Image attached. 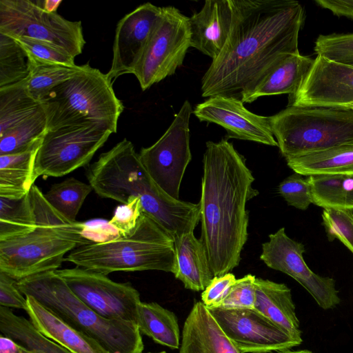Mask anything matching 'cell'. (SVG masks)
<instances>
[{
	"label": "cell",
	"instance_id": "cell-1",
	"mask_svg": "<svg viewBox=\"0 0 353 353\" xmlns=\"http://www.w3.org/2000/svg\"><path fill=\"white\" fill-rule=\"evenodd\" d=\"M232 29L201 79V96L241 97L276 63L299 52L304 8L293 0H232Z\"/></svg>",
	"mask_w": 353,
	"mask_h": 353
},
{
	"label": "cell",
	"instance_id": "cell-2",
	"mask_svg": "<svg viewBox=\"0 0 353 353\" xmlns=\"http://www.w3.org/2000/svg\"><path fill=\"white\" fill-rule=\"evenodd\" d=\"M203 157L199 201L200 240L214 275L230 272L241 261L248 236L246 204L259 192L254 178L232 143L208 141Z\"/></svg>",
	"mask_w": 353,
	"mask_h": 353
},
{
	"label": "cell",
	"instance_id": "cell-3",
	"mask_svg": "<svg viewBox=\"0 0 353 353\" xmlns=\"http://www.w3.org/2000/svg\"><path fill=\"white\" fill-rule=\"evenodd\" d=\"M86 176L93 190L101 197L125 203L139 197L144 212L174 239L193 232L200 221L199 203L171 198L150 177L127 139L102 153L88 167Z\"/></svg>",
	"mask_w": 353,
	"mask_h": 353
},
{
	"label": "cell",
	"instance_id": "cell-4",
	"mask_svg": "<svg viewBox=\"0 0 353 353\" xmlns=\"http://www.w3.org/2000/svg\"><path fill=\"white\" fill-rule=\"evenodd\" d=\"M29 194L35 228L27 234L0 241V272L16 281L59 270L66 253L94 243L85 234L88 227L84 223L70 221L60 214L37 185Z\"/></svg>",
	"mask_w": 353,
	"mask_h": 353
},
{
	"label": "cell",
	"instance_id": "cell-5",
	"mask_svg": "<svg viewBox=\"0 0 353 353\" xmlns=\"http://www.w3.org/2000/svg\"><path fill=\"white\" fill-rule=\"evenodd\" d=\"M81 268L107 275L113 272L160 270L174 273V239L143 212L134 230L101 242L81 245L65 258Z\"/></svg>",
	"mask_w": 353,
	"mask_h": 353
},
{
	"label": "cell",
	"instance_id": "cell-6",
	"mask_svg": "<svg viewBox=\"0 0 353 353\" xmlns=\"http://www.w3.org/2000/svg\"><path fill=\"white\" fill-rule=\"evenodd\" d=\"M17 286L25 296H32L72 327L97 341L110 353L143 352L144 344L135 322L102 317L72 292L56 270L17 281Z\"/></svg>",
	"mask_w": 353,
	"mask_h": 353
},
{
	"label": "cell",
	"instance_id": "cell-7",
	"mask_svg": "<svg viewBox=\"0 0 353 353\" xmlns=\"http://www.w3.org/2000/svg\"><path fill=\"white\" fill-rule=\"evenodd\" d=\"M41 104L47 130L95 123L116 133L123 110L107 74L89 63L75 77L54 88Z\"/></svg>",
	"mask_w": 353,
	"mask_h": 353
},
{
	"label": "cell",
	"instance_id": "cell-8",
	"mask_svg": "<svg viewBox=\"0 0 353 353\" xmlns=\"http://www.w3.org/2000/svg\"><path fill=\"white\" fill-rule=\"evenodd\" d=\"M285 159L353 142V109L288 106L269 117Z\"/></svg>",
	"mask_w": 353,
	"mask_h": 353
},
{
	"label": "cell",
	"instance_id": "cell-9",
	"mask_svg": "<svg viewBox=\"0 0 353 353\" xmlns=\"http://www.w3.org/2000/svg\"><path fill=\"white\" fill-rule=\"evenodd\" d=\"M0 33L46 41L74 57L81 54L85 44L80 21L47 12L38 0H0Z\"/></svg>",
	"mask_w": 353,
	"mask_h": 353
},
{
	"label": "cell",
	"instance_id": "cell-10",
	"mask_svg": "<svg viewBox=\"0 0 353 353\" xmlns=\"http://www.w3.org/2000/svg\"><path fill=\"white\" fill-rule=\"evenodd\" d=\"M191 47L189 17L173 6L161 7L133 74L143 91L175 73Z\"/></svg>",
	"mask_w": 353,
	"mask_h": 353
},
{
	"label": "cell",
	"instance_id": "cell-11",
	"mask_svg": "<svg viewBox=\"0 0 353 353\" xmlns=\"http://www.w3.org/2000/svg\"><path fill=\"white\" fill-rule=\"evenodd\" d=\"M111 134L95 123L47 130L36 156V179L62 176L88 165Z\"/></svg>",
	"mask_w": 353,
	"mask_h": 353
},
{
	"label": "cell",
	"instance_id": "cell-12",
	"mask_svg": "<svg viewBox=\"0 0 353 353\" xmlns=\"http://www.w3.org/2000/svg\"><path fill=\"white\" fill-rule=\"evenodd\" d=\"M192 112L186 100L165 133L153 145L139 153L142 164L157 186L166 194L179 199L185 171L192 159L190 119Z\"/></svg>",
	"mask_w": 353,
	"mask_h": 353
},
{
	"label": "cell",
	"instance_id": "cell-13",
	"mask_svg": "<svg viewBox=\"0 0 353 353\" xmlns=\"http://www.w3.org/2000/svg\"><path fill=\"white\" fill-rule=\"evenodd\" d=\"M56 272L82 302L102 317L136 323L141 301L130 283H117L104 274L79 267Z\"/></svg>",
	"mask_w": 353,
	"mask_h": 353
},
{
	"label": "cell",
	"instance_id": "cell-14",
	"mask_svg": "<svg viewBox=\"0 0 353 353\" xmlns=\"http://www.w3.org/2000/svg\"><path fill=\"white\" fill-rule=\"evenodd\" d=\"M224 334L241 353H268L299 345L292 337L254 309L207 307Z\"/></svg>",
	"mask_w": 353,
	"mask_h": 353
},
{
	"label": "cell",
	"instance_id": "cell-15",
	"mask_svg": "<svg viewBox=\"0 0 353 353\" xmlns=\"http://www.w3.org/2000/svg\"><path fill=\"white\" fill-rule=\"evenodd\" d=\"M305 246L289 237L284 228L269 235L263 243L260 259L270 268L282 272L300 283L324 310L335 307L341 301L335 281L321 276L307 265Z\"/></svg>",
	"mask_w": 353,
	"mask_h": 353
},
{
	"label": "cell",
	"instance_id": "cell-16",
	"mask_svg": "<svg viewBox=\"0 0 353 353\" xmlns=\"http://www.w3.org/2000/svg\"><path fill=\"white\" fill-rule=\"evenodd\" d=\"M288 105L350 108L353 105V67L317 55Z\"/></svg>",
	"mask_w": 353,
	"mask_h": 353
},
{
	"label": "cell",
	"instance_id": "cell-17",
	"mask_svg": "<svg viewBox=\"0 0 353 353\" xmlns=\"http://www.w3.org/2000/svg\"><path fill=\"white\" fill-rule=\"evenodd\" d=\"M192 113L201 121L222 126L228 139H236L278 146L272 132L269 117L249 111L234 97L217 95L197 104Z\"/></svg>",
	"mask_w": 353,
	"mask_h": 353
},
{
	"label": "cell",
	"instance_id": "cell-18",
	"mask_svg": "<svg viewBox=\"0 0 353 353\" xmlns=\"http://www.w3.org/2000/svg\"><path fill=\"white\" fill-rule=\"evenodd\" d=\"M161 7L151 3L139 6L125 14L117 25L112 47L111 67L107 73L112 81L126 74H134Z\"/></svg>",
	"mask_w": 353,
	"mask_h": 353
},
{
	"label": "cell",
	"instance_id": "cell-19",
	"mask_svg": "<svg viewBox=\"0 0 353 353\" xmlns=\"http://www.w3.org/2000/svg\"><path fill=\"white\" fill-rule=\"evenodd\" d=\"M232 0H207L189 17L191 47L214 60L229 37L233 22Z\"/></svg>",
	"mask_w": 353,
	"mask_h": 353
},
{
	"label": "cell",
	"instance_id": "cell-20",
	"mask_svg": "<svg viewBox=\"0 0 353 353\" xmlns=\"http://www.w3.org/2000/svg\"><path fill=\"white\" fill-rule=\"evenodd\" d=\"M179 353H241L207 307L194 302L182 331Z\"/></svg>",
	"mask_w": 353,
	"mask_h": 353
},
{
	"label": "cell",
	"instance_id": "cell-21",
	"mask_svg": "<svg viewBox=\"0 0 353 353\" xmlns=\"http://www.w3.org/2000/svg\"><path fill=\"white\" fill-rule=\"evenodd\" d=\"M314 59L299 52L290 54L272 67L249 92L240 99L252 103L259 97L296 93L311 70Z\"/></svg>",
	"mask_w": 353,
	"mask_h": 353
},
{
	"label": "cell",
	"instance_id": "cell-22",
	"mask_svg": "<svg viewBox=\"0 0 353 353\" xmlns=\"http://www.w3.org/2000/svg\"><path fill=\"white\" fill-rule=\"evenodd\" d=\"M26 298V312L30 322L46 337L72 353H110L97 341L72 327L32 296Z\"/></svg>",
	"mask_w": 353,
	"mask_h": 353
},
{
	"label": "cell",
	"instance_id": "cell-23",
	"mask_svg": "<svg viewBox=\"0 0 353 353\" xmlns=\"http://www.w3.org/2000/svg\"><path fill=\"white\" fill-rule=\"evenodd\" d=\"M254 309L292 337L303 341L290 289L284 283L256 278Z\"/></svg>",
	"mask_w": 353,
	"mask_h": 353
},
{
	"label": "cell",
	"instance_id": "cell-24",
	"mask_svg": "<svg viewBox=\"0 0 353 353\" xmlns=\"http://www.w3.org/2000/svg\"><path fill=\"white\" fill-rule=\"evenodd\" d=\"M176 253L175 277L185 288L203 291L214 275L211 271L206 250L193 232L174 239Z\"/></svg>",
	"mask_w": 353,
	"mask_h": 353
},
{
	"label": "cell",
	"instance_id": "cell-25",
	"mask_svg": "<svg viewBox=\"0 0 353 353\" xmlns=\"http://www.w3.org/2000/svg\"><path fill=\"white\" fill-rule=\"evenodd\" d=\"M41 140L25 150L0 155V197L18 199L29 193L37 179L34 163Z\"/></svg>",
	"mask_w": 353,
	"mask_h": 353
},
{
	"label": "cell",
	"instance_id": "cell-26",
	"mask_svg": "<svg viewBox=\"0 0 353 353\" xmlns=\"http://www.w3.org/2000/svg\"><path fill=\"white\" fill-rule=\"evenodd\" d=\"M285 160L294 172L303 176L353 174V142Z\"/></svg>",
	"mask_w": 353,
	"mask_h": 353
},
{
	"label": "cell",
	"instance_id": "cell-27",
	"mask_svg": "<svg viewBox=\"0 0 353 353\" xmlns=\"http://www.w3.org/2000/svg\"><path fill=\"white\" fill-rule=\"evenodd\" d=\"M136 323L141 334L170 349L180 347L178 320L172 312L157 303L141 302Z\"/></svg>",
	"mask_w": 353,
	"mask_h": 353
},
{
	"label": "cell",
	"instance_id": "cell-28",
	"mask_svg": "<svg viewBox=\"0 0 353 353\" xmlns=\"http://www.w3.org/2000/svg\"><path fill=\"white\" fill-rule=\"evenodd\" d=\"M0 331L32 353H72L41 334L30 320L1 305Z\"/></svg>",
	"mask_w": 353,
	"mask_h": 353
},
{
	"label": "cell",
	"instance_id": "cell-29",
	"mask_svg": "<svg viewBox=\"0 0 353 353\" xmlns=\"http://www.w3.org/2000/svg\"><path fill=\"white\" fill-rule=\"evenodd\" d=\"M312 203L323 209L353 210V174L307 176Z\"/></svg>",
	"mask_w": 353,
	"mask_h": 353
},
{
	"label": "cell",
	"instance_id": "cell-30",
	"mask_svg": "<svg viewBox=\"0 0 353 353\" xmlns=\"http://www.w3.org/2000/svg\"><path fill=\"white\" fill-rule=\"evenodd\" d=\"M28 61L29 74L23 83L28 93L40 103L54 88L75 77L87 65H66L32 58Z\"/></svg>",
	"mask_w": 353,
	"mask_h": 353
},
{
	"label": "cell",
	"instance_id": "cell-31",
	"mask_svg": "<svg viewBox=\"0 0 353 353\" xmlns=\"http://www.w3.org/2000/svg\"><path fill=\"white\" fill-rule=\"evenodd\" d=\"M41 107L25 88L23 81L0 88V135L21 123Z\"/></svg>",
	"mask_w": 353,
	"mask_h": 353
},
{
	"label": "cell",
	"instance_id": "cell-32",
	"mask_svg": "<svg viewBox=\"0 0 353 353\" xmlns=\"http://www.w3.org/2000/svg\"><path fill=\"white\" fill-rule=\"evenodd\" d=\"M36 226L29 193L18 199L0 197V241L27 234Z\"/></svg>",
	"mask_w": 353,
	"mask_h": 353
},
{
	"label": "cell",
	"instance_id": "cell-33",
	"mask_svg": "<svg viewBox=\"0 0 353 353\" xmlns=\"http://www.w3.org/2000/svg\"><path fill=\"white\" fill-rule=\"evenodd\" d=\"M46 131V116L41 105L33 115L0 135V155L26 150L41 139Z\"/></svg>",
	"mask_w": 353,
	"mask_h": 353
},
{
	"label": "cell",
	"instance_id": "cell-34",
	"mask_svg": "<svg viewBox=\"0 0 353 353\" xmlns=\"http://www.w3.org/2000/svg\"><path fill=\"white\" fill-rule=\"evenodd\" d=\"M92 190L93 189L90 184L71 177L53 184L44 196L65 218L77 221L79 210Z\"/></svg>",
	"mask_w": 353,
	"mask_h": 353
},
{
	"label": "cell",
	"instance_id": "cell-35",
	"mask_svg": "<svg viewBox=\"0 0 353 353\" xmlns=\"http://www.w3.org/2000/svg\"><path fill=\"white\" fill-rule=\"evenodd\" d=\"M28 74L25 51L13 38L0 33V88L20 83Z\"/></svg>",
	"mask_w": 353,
	"mask_h": 353
},
{
	"label": "cell",
	"instance_id": "cell-36",
	"mask_svg": "<svg viewBox=\"0 0 353 353\" xmlns=\"http://www.w3.org/2000/svg\"><path fill=\"white\" fill-rule=\"evenodd\" d=\"M314 44L317 55L353 67V33L321 34Z\"/></svg>",
	"mask_w": 353,
	"mask_h": 353
},
{
	"label": "cell",
	"instance_id": "cell-37",
	"mask_svg": "<svg viewBox=\"0 0 353 353\" xmlns=\"http://www.w3.org/2000/svg\"><path fill=\"white\" fill-rule=\"evenodd\" d=\"M353 210L323 209L322 224L330 241H340L353 254Z\"/></svg>",
	"mask_w": 353,
	"mask_h": 353
},
{
	"label": "cell",
	"instance_id": "cell-38",
	"mask_svg": "<svg viewBox=\"0 0 353 353\" xmlns=\"http://www.w3.org/2000/svg\"><path fill=\"white\" fill-rule=\"evenodd\" d=\"M23 48L28 58L37 61L74 65V57L50 43L27 37H12Z\"/></svg>",
	"mask_w": 353,
	"mask_h": 353
},
{
	"label": "cell",
	"instance_id": "cell-39",
	"mask_svg": "<svg viewBox=\"0 0 353 353\" xmlns=\"http://www.w3.org/2000/svg\"><path fill=\"white\" fill-rule=\"evenodd\" d=\"M279 194L288 205L305 210L312 203L311 188L307 177L294 172L282 181L278 187Z\"/></svg>",
	"mask_w": 353,
	"mask_h": 353
},
{
	"label": "cell",
	"instance_id": "cell-40",
	"mask_svg": "<svg viewBox=\"0 0 353 353\" xmlns=\"http://www.w3.org/2000/svg\"><path fill=\"white\" fill-rule=\"evenodd\" d=\"M256 276L247 274L236 279L216 307L254 309Z\"/></svg>",
	"mask_w": 353,
	"mask_h": 353
},
{
	"label": "cell",
	"instance_id": "cell-41",
	"mask_svg": "<svg viewBox=\"0 0 353 353\" xmlns=\"http://www.w3.org/2000/svg\"><path fill=\"white\" fill-rule=\"evenodd\" d=\"M143 212L140 199L130 196L125 203L117 206L108 224L117 231L119 236H129L136 228Z\"/></svg>",
	"mask_w": 353,
	"mask_h": 353
},
{
	"label": "cell",
	"instance_id": "cell-42",
	"mask_svg": "<svg viewBox=\"0 0 353 353\" xmlns=\"http://www.w3.org/2000/svg\"><path fill=\"white\" fill-rule=\"evenodd\" d=\"M236 280L235 276L230 272L214 276L210 284L201 293V302L206 307L217 306Z\"/></svg>",
	"mask_w": 353,
	"mask_h": 353
},
{
	"label": "cell",
	"instance_id": "cell-43",
	"mask_svg": "<svg viewBox=\"0 0 353 353\" xmlns=\"http://www.w3.org/2000/svg\"><path fill=\"white\" fill-rule=\"evenodd\" d=\"M17 281L5 273L0 272V305L26 311V298L17 288Z\"/></svg>",
	"mask_w": 353,
	"mask_h": 353
},
{
	"label": "cell",
	"instance_id": "cell-44",
	"mask_svg": "<svg viewBox=\"0 0 353 353\" xmlns=\"http://www.w3.org/2000/svg\"><path fill=\"white\" fill-rule=\"evenodd\" d=\"M314 2L334 15L353 19V0H315Z\"/></svg>",
	"mask_w": 353,
	"mask_h": 353
},
{
	"label": "cell",
	"instance_id": "cell-45",
	"mask_svg": "<svg viewBox=\"0 0 353 353\" xmlns=\"http://www.w3.org/2000/svg\"><path fill=\"white\" fill-rule=\"evenodd\" d=\"M0 353H32L12 339L1 334Z\"/></svg>",
	"mask_w": 353,
	"mask_h": 353
},
{
	"label": "cell",
	"instance_id": "cell-46",
	"mask_svg": "<svg viewBox=\"0 0 353 353\" xmlns=\"http://www.w3.org/2000/svg\"><path fill=\"white\" fill-rule=\"evenodd\" d=\"M41 7L47 12L55 13L61 3L62 0H38Z\"/></svg>",
	"mask_w": 353,
	"mask_h": 353
},
{
	"label": "cell",
	"instance_id": "cell-47",
	"mask_svg": "<svg viewBox=\"0 0 353 353\" xmlns=\"http://www.w3.org/2000/svg\"><path fill=\"white\" fill-rule=\"evenodd\" d=\"M278 353H313L312 352L307 350H296V351H292L288 350H285L283 351L278 352Z\"/></svg>",
	"mask_w": 353,
	"mask_h": 353
},
{
	"label": "cell",
	"instance_id": "cell-48",
	"mask_svg": "<svg viewBox=\"0 0 353 353\" xmlns=\"http://www.w3.org/2000/svg\"><path fill=\"white\" fill-rule=\"evenodd\" d=\"M148 353H166L165 351H161V352H148Z\"/></svg>",
	"mask_w": 353,
	"mask_h": 353
},
{
	"label": "cell",
	"instance_id": "cell-49",
	"mask_svg": "<svg viewBox=\"0 0 353 353\" xmlns=\"http://www.w3.org/2000/svg\"><path fill=\"white\" fill-rule=\"evenodd\" d=\"M350 108H352V109H353V105L350 107Z\"/></svg>",
	"mask_w": 353,
	"mask_h": 353
}]
</instances>
